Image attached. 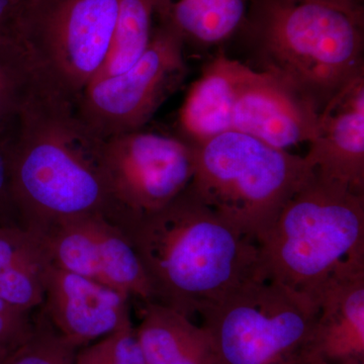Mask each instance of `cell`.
Segmentation results:
<instances>
[{"label":"cell","mask_w":364,"mask_h":364,"mask_svg":"<svg viewBox=\"0 0 364 364\" xmlns=\"http://www.w3.org/2000/svg\"><path fill=\"white\" fill-rule=\"evenodd\" d=\"M11 196L21 226L43 235L60 223L104 217L114 224L100 150L75 104L37 76L9 131Z\"/></svg>","instance_id":"6da1fadb"},{"label":"cell","mask_w":364,"mask_h":364,"mask_svg":"<svg viewBox=\"0 0 364 364\" xmlns=\"http://www.w3.org/2000/svg\"><path fill=\"white\" fill-rule=\"evenodd\" d=\"M124 233L142 263L152 301L189 318L259 279L257 243L205 205L189 186Z\"/></svg>","instance_id":"7a4b0ae2"},{"label":"cell","mask_w":364,"mask_h":364,"mask_svg":"<svg viewBox=\"0 0 364 364\" xmlns=\"http://www.w3.org/2000/svg\"><path fill=\"white\" fill-rule=\"evenodd\" d=\"M239 33L252 68L317 114L364 75V11L326 0H249Z\"/></svg>","instance_id":"3957f363"},{"label":"cell","mask_w":364,"mask_h":364,"mask_svg":"<svg viewBox=\"0 0 364 364\" xmlns=\"http://www.w3.org/2000/svg\"><path fill=\"white\" fill-rule=\"evenodd\" d=\"M359 264L364 195L314 171L258 243V277L317 303L333 277Z\"/></svg>","instance_id":"277c9868"},{"label":"cell","mask_w":364,"mask_h":364,"mask_svg":"<svg viewBox=\"0 0 364 364\" xmlns=\"http://www.w3.org/2000/svg\"><path fill=\"white\" fill-rule=\"evenodd\" d=\"M317 119L318 114L279 81L220 50L189 88L179 111L177 136L198 146L237 132L287 150L311 142Z\"/></svg>","instance_id":"5b68a950"},{"label":"cell","mask_w":364,"mask_h":364,"mask_svg":"<svg viewBox=\"0 0 364 364\" xmlns=\"http://www.w3.org/2000/svg\"><path fill=\"white\" fill-rule=\"evenodd\" d=\"M191 188L208 208L259 243L314 176L305 156L227 132L195 146Z\"/></svg>","instance_id":"8992f818"},{"label":"cell","mask_w":364,"mask_h":364,"mask_svg":"<svg viewBox=\"0 0 364 364\" xmlns=\"http://www.w3.org/2000/svg\"><path fill=\"white\" fill-rule=\"evenodd\" d=\"M200 315L215 364H294L310 354L318 306L287 287L254 279Z\"/></svg>","instance_id":"52a82bcc"},{"label":"cell","mask_w":364,"mask_h":364,"mask_svg":"<svg viewBox=\"0 0 364 364\" xmlns=\"http://www.w3.org/2000/svg\"><path fill=\"white\" fill-rule=\"evenodd\" d=\"M119 0H30L21 50L33 73L76 104L104 65Z\"/></svg>","instance_id":"ba28073f"},{"label":"cell","mask_w":364,"mask_h":364,"mask_svg":"<svg viewBox=\"0 0 364 364\" xmlns=\"http://www.w3.org/2000/svg\"><path fill=\"white\" fill-rule=\"evenodd\" d=\"M100 159L114 223L124 232L181 195L196 169L195 146L144 129L102 139Z\"/></svg>","instance_id":"9c48e42d"},{"label":"cell","mask_w":364,"mask_h":364,"mask_svg":"<svg viewBox=\"0 0 364 364\" xmlns=\"http://www.w3.org/2000/svg\"><path fill=\"white\" fill-rule=\"evenodd\" d=\"M184 47L173 28L158 23L149 47L131 68L83 90L75 104L79 121L100 139L142 130L188 77Z\"/></svg>","instance_id":"30bf717a"},{"label":"cell","mask_w":364,"mask_h":364,"mask_svg":"<svg viewBox=\"0 0 364 364\" xmlns=\"http://www.w3.org/2000/svg\"><path fill=\"white\" fill-rule=\"evenodd\" d=\"M130 301L97 280L52 265L40 309L64 339L81 349L131 321Z\"/></svg>","instance_id":"8fae6325"},{"label":"cell","mask_w":364,"mask_h":364,"mask_svg":"<svg viewBox=\"0 0 364 364\" xmlns=\"http://www.w3.org/2000/svg\"><path fill=\"white\" fill-rule=\"evenodd\" d=\"M305 158L317 176L364 195V75L318 114Z\"/></svg>","instance_id":"7c38bea8"},{"label":"cell","mask_w":364,"mask_h":364,"mask_svg":"<svg viewBox=\"0 0 364 364\" xmlns=\"http://www.w3.org/2000/svg\"><path fill=\"white\" fill-rule=\"evenodd\" d=\"M317 303L310 355L325 364H364V264L333 277Z\"/></svg>","instance_id":"4fadbf2b"},{"label":"cell","mask_w":364,"mask_h":364,"mask_svg":"<svg viewBox=\"0 0 364 364\" xmlns=\"http://www.w3.org/2000/svg\"><path fill=\"white\" fill-rule=\"evenodd\" d=\"M52 260L44 238L20 225L0 226V298L35 312L44 301Z\"/></svg>","instance_id":"5bb4252c"},{"label":"cell","mask_w":364,"mask_h":364,"mask_svg":"<svg viewBox=\"0 0 364 364\" xmlns=\"http://www.w3.org/2000/svg\"><path fill=\"white\" fill-rule=\"evenodd\" d=\"M136 330L148 364H215L207 330L174 309L143 303Z\"/></svg>","instance_id":"9a60e30c"},{"label":"cell","mask_w":364,"mask_h":364,"mask_svg":"<svg viewBox=\"0 0 364 364\" xmlns=\"http://www.w3.org/2000/svg\"><path fill=\"white\" fill-rule=\"evenodd\" d=\"M249 0H154L158 23L196 49L222 47L240 32Z\"/></svg>","instance_id":"2e32d148"},{"label":"cell","mask_w":364,"mask_h":364,"mask_svg":"<svg viewBox=\"0 0 364 364\" xmlns=\"http://www.w3.org/2000/svg\"><path fill=\"white\" fill-rule=\"evenodd\" d=\"M154 18V0H119L109 53L92 81L123 73L142 57L152 39Z\"/></svg>","instance_id":"e0dca14e"},{"label":"cell","mask_w":364,"mask_h":364,"mask_svg":"<svg viewBox=\"0 0 364 364\" xmlns=\"http://www.w3.org/2000/svg\"><path fill=\"white\" fill-rule=\"evenodd\" d=\"M35 316L30 336L0 364H75L79 349L54 329L41 309Z\"/></svg>","instance_id":"ac0fdd59"},{"label":"cell","mask_w":364,"mask_h":364,"mask_svg":"<svg viewBox=\"0 0 364 364\" xmlns=\"http://www.w3.org/2000/svg\"><path fill=\"white\" fill-rule=\"evenodd\" d=\"M32 80V71L21 53L0 49V134L13 128Z\"/></svg>","instance_id":"d6986e66"},{"label":"cell","mask_w":364,"mask_h":364,"mask_svg":"<svg viewBox=\"0 0 364 364\" xmlns=\"http://www.w3.org/2000/svg\"><path fill=\"white\" fill-rule=\"evenodd\" d=\"M33 313L21 310L0 298V360L30 336L35 325Z\"/></svg>","instance_id":"ffe728a7"},{"label":"cell","mask_w":364,"mask_h":364,"mask_svg":"<svg viewBox=\"0 0 364 364\" xmlns=\"http://www.w3.org/2000/svg\"><path fill=\"white\" fill-rule=\"evenodd\" d=\"M102 340L117 363L148 364L132 320Z\"/></svg>","instance_id":"44dd1931"},{"label":"cell","mask_w":364,"mask_h":364,"mask_svg":"<svg viewBox=\"0 0 364 364\" xmlns=\"http://www.w3.org/2000/svg\"><path fill=\"white\" fill-rule=\"evenodd\" d=\"M18 225L9 176V132L0 134V226Z\"/></svg>","instance_id":"7402d4cb"},{"label":"cell","mask_w":364,"mask_h":364,"mask_svg":"<svg viewBox=\"0 0 364 364\" xmlns=\"http://www.w3.org/2000/svg\"><path fill=\"white\" fill-rule=\"evenodd\" d=\"M21 14L20 0H0V49L21 52Z\"/></svg>","instance_id":"603a6c76"},{"label":"cell","mask_w":364,"mask_h":364,"mask_svg":"<svg viewBox=\"0 0 364 364\" xmlns=\"http://www.w3.org/2000/svg\"><path fill=\"white\" fill-rule=\"evenodd\" d=\"M75 364H119L109 353L104 340L79 349L76 354Z\"/></svg>","instance_id":"cb8c5ba5"},{"label":"cell","mask_w":364,"mask_h":364,"mask_svg":"<svg viewBox=\"0 0 364 364\" xmlns=\"http://www.w3.org/2000/svg\"><path fill=\"white\" fill-rule=\"evenodd\" d=\"M326 1L354 9V11H364L363 0H326Z\"/></svg>","instance_id":"d4e9b609"},{"label":"cell","mask_w":364,"mask_h":364,"mask_svg":"<svg viewBox=\"0 0 364 364\" xmlns=\"http://www.w3.org/2000/svg\"><path fill=\"white\" fill-rule=\"evenodd\" d=\"M306 364H325V363H322V361L318 360V359L312 358V356L310 355V358H309L308 361H306Z\"/></svg>","instance_id":"484cf974"},{"label":"cell","mask_w":364,"mask_h":364,"mask_svg":"<svg viewBox=\"0 0 364 364\" xmlns=\"http://www.w3.org/2000/svg\"><path fill=\"white\" fill-rule=\"evenodd\" d=\"M20 1L23 4H26V2L30 1V0H20Z\"/></svg>","instance_id":"4316f807"},{"label":"cell","mask_w":364,"mask_h":364,"mask_svg":"<svg viewBox=\"0 0 364 364\" xmlns=\"http://www.w3.org/2000/svg\"><path fill=\"white\" fill-rule=\"evenodd\" d=\"M1 360H2V359H1ZM1 360H0V363H1Z\"/></svg>","instance_id":"83f0119b"}]
</instances>
